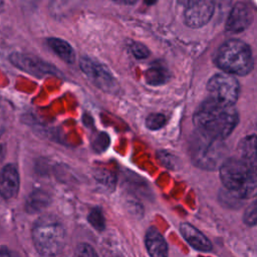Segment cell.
Returning a JSON list of instances; mask_svg holds the SVG:
<instances>
[{"instance_id": "1", "label": "cell", "mask_w": 257, "mask_h": 257, "mask_svg": "<svg viewBox=\"0 0 257 257\" xmlns=\"http://www.w3.org/2000/svg\"><path fill=\"white\" fill-rule=\"evenodd\" d=\"M239 116L234 105H227L211 98L203 101L193 116L196 131L208 137L224 140L234 131Z\"/></svg>"}, {"instance_id": "2", "label": "cell", "mask_w": 257, "mask_h": 257, "mask_svg": "<svg viewBox=\"0 0 257 257\" xmlns=\"http://www.w3.org/2000/svg\"><path fill=\"white\" fill-rule=\"evenodd\" d=\"M223 186L237 199H248L256 192L255 166L241 158H228L219 167Z\"/></svg>"}, {"instance_id": "3", "label": "cell", "mask_w": 257, "mask_h": 257, "mask_svg": "<svg viewBox=\"0 0 257 257\" xmlns=\"http://www.w3.org/2000/svg\"><path fill=\"white\" fill-rule=\"evenodd\" d=\"M32 240L41 256L55 257L60 254L65 246V228L57 217L43 215L33 225Z\"/></svg>"}, {"instance_id": "4", "label": "cell", "mask_w": 257, "mask_h": 257, "mask_svg": "<svg viewBox=\"0 0 257 257\" xmlns=\"http://www.w3.org/2000/svg\"><path fill=\"white\" fill-rule=\"evenodd\" d=\"M217 66L229 74L246 75L253 68L250 47L243 41L232 39L223 43L215 56Z\"/></svg>"}, {"instance_id": "5", "label": "cell", "mask_w": 257, "mask_h": 257, "mask_svg": "<svg viewBox=\"0 0 257 257\" xmlns=\"http://www.w3.org/2000/svg\"><path fill=\"white\" fill-rule=\"evenodd\" d=\"M190 153L195 166L204 170H215L226 160L227 150L223 140L196 131L190 142Z\"/></svg>"}, {"instance_id": "6", "label": "cell", "mask_w": 257, "mask_h": 257, "mask_svg": "<svg viewBox=\"0 0 257 257\" xmlns=\"http://www.w3.org/2000/svg\"><path fill=\"white\" fill-rule=\"evenodd\" d=\"M207 89L210 98L227 105H234L240 91L238 80L229 73H217L213 75L208 83Z\"/></svg>"}, {"instance_id": "7", "label": "cell", "mask_w": 257, "mask_h": 257, "mask_svg": "<svg viewBox=\"0 0 257 257\" xmlns=\"http://www.w3.org/2000/svg\"><path fill=\"white\" fill-rule=\"evenodd\" d=\"M79 63L86 76L100 89L109 93H114L118 89L117 82L105 66L85 56L80 58Z\"/></svg>"}, {"instance_id": "8", "label": "cell", "mask_w": 257, "mask_h": 257, "mask_svg": "<svg viewBox=\"0 0 257 257\" xmlns=\"http://www.w3.org/2000/svg\"><path fill=\"white\" fill-rule=\"evenodd\" d=\"M10 62L18 69L35 76L53 74L57 70L51 64L26 53L13 52L9 56Z\"/></svg>"}, {"instance_id": "9", "label": "cell", "mask_w": 257, "mask_h": 257, "mask_svg": "<svg viewBox=\"0 0 257 257\" xmlns=\"http://www.w3.org/2000/svg\"><path fill=\"white\" fill-rule=\"evenodd\" d=\"M185 11V23L191 28L204 26L213 16L214 0H197L188 6Z\"/></svg>"}, {"instance_id": "10", "label": "cell", "mask_w": 257, "mask_h": 257, "mask_svg": "<svg viewBox=\"0 0 257 257\" xmlns=\"http://www.w3.org/2000/svg\"><path fill=\"white\" fill-rule=\"evenodd\" d=\"M253 21L251 9L242 2L236 3L228 14L226 21V30L233 33L242 32L247 29Z\"/></svg>"}, {"instance_id": "11", "label": "cell", "mask_w": 257, "mask_h": 257, "mask_svg": "<svg viewBox=\"0 0 257 257\" xmlns=\"http://www.w3.org/2000/svg\"><path fill=\"white\" fill-rule=\"evenodd\" d=\"M19 190V174L16 167L8 164L0 171V196L6 200L16 197Z\"/></svg>"}, {"instance_id": "12", "label": "cell", "mask_w": 257, "mask_h": 257, "mask_svg": "<svg viewBox=\"0 0 257 257\" xmlns=\"http://www.w3.org/2000/svg\"><path fill=\"white\" fill-rule=\"evenodd\" d=\"M180 232L192 248L202 252H208L212 249V243L210 240L193 225L189 223H182L180 226Z\"/></svg>"}, {"instance_id": "13", "label": "cell", "mask_w": 257, "mask_h": 257, "mask_svg": "<svg viewBox=\"0 0 257 257\" xmlns=\"http://www.w3.org/2000/svg\"><path fill=\"white\" fill-rule=\"evenodd\" d=\"M145 244L151 257H168V244L163 235L154 227H151L145 237Z\"/></svg>"}, {"instance_id": "14", "label": "cell", "mask_w": 257, "mask_h": 257, "mask_svg": "<svg viewBox=\"0 0 257 257\" xmlns=\"http://www.w3.org/2000/svg\"><path fill=\"white\" fill-rule=\"evenodd\" d=\"M47 44L50 49L57 54L63 61L71 64L74 62L75 53L68 42L59 38H48Z\"/></svg>"}, {"instance_id": "15", "label": "cell", "mask_w": 257, "mask_h": 257, "mask_svg": "<svg viewBox=\"0 0 257 257\" xmlns=\"http://www.w3.org/2000/svg\"><path fill=\"white\" fill-rule=\"evenodd\" d=\"M239 155L240 158L247 163L255 166L256 165V153H255V135L247 136L239 144Z\"/></svg>"}, {"instance_id": "16", "label": "cell", "mask_w": 257, "mask_h": 257, "mask_svg": "<svg viewBox=\"0 0 257 257\" xmlns=\"http://www.w3.org/2000/svg\"><path fill=\"white\" fill-rule=\"evenodd\" d=\"M50 202L49 195L41 190L34 191L27 199L26 209L30 213L39 212L46 208Z\"/></svg>"}, {"instance_id": "17", "label": "cell", "mask_w": 257, "mask_h": 257, "mask_svg": "<svg viewBox=\"0 0 257 257\" xmlns=\"http://www.w3.org/2000/svg\"><path fill=\"white\" fill-rule=\"evenodd\" d=\"M145 77L146 81L151 85H160L169 80V71L161 65H156L146 71Z\"/></svg>"}, {"instance_id": "18", "label": "cell", "mask_w": 257, "mask_h": 257, "mask_svg": "<svg viewBox=\"0 0 257 257\" xmlns=\"http://www.w3.org/2000/svg\"><path fill=\"white\" fill-rule=\"evenodd\" d=\"M87 219H88V222L91 224V226L95 228V230L101 231L104 229L105 227L104 217L99 208H94L92 211H90Z\"/></svg>"}, {"instance_id": "19", "label": "cell", "mask_w": 257, "mask_h": 257, "mask_svg": "<svg viewBox=\"0 0 257 257\" xmlns=\"http://www.w3.org/2000/svg\"><path fill=\"white\" fill-rule=\"evenodd\" d=\"M166 123V116L162 113H152L146 119V125L151 131H157Z\"/></svg>"}, {"instance_id": "20", "label": "cell", "mask_w": 257, "mask_h": 257, "mask_svg": "<svg viewBox=\"0 0 257 257\" xmlns=\"http://www.w3.org/2000/svg\"><path fill=\"white\" fill-rule=\"evenodd\" d=\"M73 257H98V255L89 244L81 243L76 247Z\"/></svg>"}, {"instance_id": "21", "label": "cell", "mask_w": 257, "mask_h": 257, "mask_svg": "<svg viewBox=\"0 0 257 257\" xmlns=\"http://www.w3.org/2000/svg\"><path fill=\"white\" fill-rule=\"evenodd\" d=\"M131 51L132 53L134 54L135 57L139 58V59H143V58H146L149 56L150 54V51L149 49L142 43L140 42H134L132 45H131Z\"/></svg>"}, {"instance_id": "22", "label": "cell", "mask_w": 257, "mask_h": 257, "mask_svg": "<svg viewBox=\"0 0 257 257\" xmlns=\"http://www.w3.org/2000/svg\"><path fill=\"white\" fill-rule=\"evenodd\" d=\"M244 222L249 226H253L256 224V204H255V202H253L245 211Z\"/></svg>"}, {"instance_id": "23", "label": "cell", "mask_w": 257, "mask_h": 257, "mask_svg": "<svg viewBox=\"0 0 257 257\" xmlns=\"http://www.w3.org/2000/svg\"><path fill=\"white\" fill-rule=\"evenodd\" d=\"M7 126V110L3 103V101L0 99V136L3 135Z\"/></svg>"}, {"instance_id": "24", "label": "cell", "mask_w": 257, "mask_h": 257, "mask_svg": "<svg viewBox=\"0 0 257 257\" xmlns=\"http://www.w3.org/2000/svg\"><path fill=\"white\" fill-rule=\"evenodd\" d=\"M173 160H174V157L171 156L170 154L165 153V152H161V153H160V161H161L163 164H165V166L171 168V167L173 166V164H174Z\"/></svg>"}, {"instance_id": "25", "label": "cell", "mask_w": 257, "mask_h": 257, "mask_svg": "<svg viewBox=\"0 0 257 257\" xmlns=\"http://www.w3.org/2000/svg\"><path fill=\"white\" fill-rule=\"evenodd\" d=\"M0 257H19V256L17 255V253L8 249L7 247H1L0 248Z\"/></svg>"}, {"instance_id": "26", "label": "cell", "mask_w": 257, "mask_h": 257, "mask_svg": "<svg viewBox=\"0 0 257 257\" xmlns=\"http://www.w3.org/2000/svg\"><path fill=\"white\" fill-rule=\"evenodd\" d=\"M178 1H179V3L182 4V5L188 6L189 4H191V3H193V2H195V1H197V0H178Z\"/></svg>"}, {"instance_id": "27", "label": "cell", "mask_w": 257, "mask_h": 257, "mask_svg": "<svg viewBox=\"0 0 257 257\" xmlns=\"http://www.w3.org/2000/svg\"><path fill=\"white\" fill-rule=\"evenodd\" d=\"M119 1L124 4H135L138 0H119Z\"/></svg>"}, {"instance_id": "28", "label": "cell", "mask_w": 257, "mask_h": 257, "mask_svg": "<svg viewBox=\"0 0 257 257\" xmlns=\"http://www.w3.org/2000/svg\"><path fill=\"white\" fill-rule=\"evenodd\" d=\"M156 1H157V0H145V2H146L148 5H152V4H154Z\"/></svg>"}, {"instance_id": "29", "label": "cell", "mask_w": 257, "mask_h": 257, "mask_svg": "<svg viewBox=\"0 0 257 257\" xmlns=\"http://www.w3.org/2000/svg\"><path fill=\"white\" fill-rule=\"evenodd\" d=\"M4 7V0H0V11L3 9Z\"/></svg>"}]
</instances>
